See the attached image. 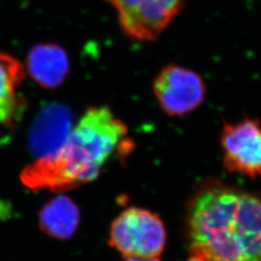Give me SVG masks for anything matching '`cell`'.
<instances>
[{
	"mask_svg": "<svg viewBox=\"0 0 261 261\" xmlns=\"http://www.w3.org/2000/svg\"><path fill=\"white\" fill-rule=\"evenodd\" d=\"M109 243L125 258H156L165 250L167 231L158 214L130 207L112 222Z\"/></svg>",
	"mask_w": 261,
	"mask_h": 261,
	"instance_id": "3957f363",
	"label": "cell"
},
{
	"mask_svg": "<svg viewBox=\"0 0 261 261\" xmlns=\"http://www.w3.org/2000/svg\"><path fill=\"white\" fill-rule=\"evenodd\" d=\"M70 120L69 112L60 106L48 108L42 113L31 139L32 147L40 157L54 153L62 144L71 130Z\"/></svg>",
	"mask_w": 261,
	"mask_h": 261,
	"instance_id": "30bf717a",
	"label": "cell"
},
{
	"mask_svg": "<svg viewBox=\"0 0 261 261\" xmlns=\"http://www.w3.org/2000/svg\"><path fill=\"white\" fill-rule=\"evenodd\" d=\"M153 92L163 112L179 117L195 112L203 103L206 86L201 75L195 71L168 64L155 77Z\"/></svg>",
	"mask_w": 261,
	"mask_h": 261,
	"instance_id": "277c9868",
	"label": "cell"
},
{
	"mask_svg": "<svg viewBox=\"0 0 261 261\" xmlns=\"http://www.w3.org/2000/svg\"><path fill=\"white\" fill-rule=\"evenodd\" d=\"M117 12L122 31L136 41H152L166 29L185 0H105Z\"/></svg>",
	"mask_w": 261,
	"mask_h": 261,
	"instance_id": "5b68a950",
	"label": "cell"
},
{
	"mask_svg": "<svg viewBox=\"0 0 261 261\" xmlns=\"http://www.w3.org/2000/svg\"><path fill=\"white\" fill-rule=\"evenodd\" d=\"M187 261H261V197L219 181L187 208Z\"/></svg>",
	"mask_w": 261,
	"mask_h": 261,
	"instance_id": "6da1fadb",
	"label": "cell"
},
{
	"mask_svg": "<svg viewBox=\"0 0 261 261\" xmlns=\"http://www.w3.org/2000/svg\"><path fill=\"white\" fill-rule=\"evenodd\" d=\"M69 67L65 50L56 44L37 45L28 54V74L45 88H56L62 84Z\"/></svg>",
	"mask_w": 261,
	"mask_h": 261,
	"instance_id": "ba28073f",
	"label": "cell"
},
{
	"mask_svg": "<svg viewBox=\"0 0 261 261\" xmlns=\"http://www.w3.org/2000/svg\"><path fill=\"white\" fill-rule=\"evenodd\" d=\"M24 77L19 60L0 50V125L15 126L24 112L25 102L19 93Z\"/></svg>",
	"mask_w": 261,
	"mask_h": 261,
	"instance_id": "52a82bcc",
	"label": "cell"
},
{
	"mask_svg": "<svg viewBox=\"0 0 261 261\" xmlns=\"http://www.w3.org/2000/svg\"><path fill=\"white\" fill-rule=\"evenodd\" d=\"M128 128L107 107L89 108L57 149L39 157L20 172L32 190L63 193L94 181L112 155L127 143Z\"/></svg>",
	"mask_w": 261,
	"mask_h": 261,
	"instance_id": "7a4b0ae2",
	"label": "cell"
},
{
	"mask_svg": "<svg viewBox=\"0 0 261 261\" xmlns=\"http://www.w3.org/2000/svg\"><path fill=\"white\" fill-rule=\"evenodd\" d=\"M126 261H161L158 258H148V259H143V258H126Z\"/></svg>",
	"mask_w": 261,
	"mask_h": 261,
	"instance_id": "8fae6325",
	"label": "cell"
},
{
	"mask_svg": "<svg viewBox=\"0 0 261 261\" xmlns=\"http://www.w3.org/2000/svg\"><path fill=\"white\" fill-rule=\"evenodd\" d=\"M224 168L250 178L261 176V123L244 119L224 125L221 134Z\"/></svg>",
	"mask_w": 261,
	"mask_h": 261,
	"instance_id": "8992f818",
	"label": "cell"
},
{
	"mask_svg": "<svg viewBox=\"0 0 261 261\" xmlns=\"http://www.w3.org/2000/svg\"><path fill=\"white\" fill-rule=\"evenodd\" d=\"M80 222V209L69 196H56L43 206L39 212L41 230L58 240L70 238L75 233Z\"/></svg>",
	"mask_w": 261,
	"mask_h": 261,
	"instance_id": "9c48e42d",
	"label": "cell"
}]
</instances>
